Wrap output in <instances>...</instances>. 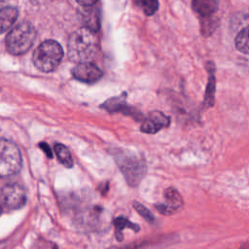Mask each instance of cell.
Returning <instances> with one entry per match:
<instances>
[{"label": "cell", "instance_id": "obj_13", "mask_svg": "<svg viewBox=\"0 0 249 249\" xmlns=\"http://www.w3.org/2000/svg\"><path fill=\"white\" fill-rule=\"evenodd\" d=\"M92 6H83L84 9L81 16L85 27L96 32L99 29V16L97 10Z\"/></svg>", "mask_w": 249, "mask_h": 249}, {"label": "cell", "instance_id": "obj_17", "mask_svg": "<svg viewBox=\"0 0 249 249\" xmlns=\"http://www.w3.org/2000/svg\"><path fill=\"white\" fill-rule=\"evenodd\" d=\"M214 68L209 69V78L207 83V88L205 91V97H204V106L205 107H211L214 104V95H215V76H214Z\"/></svg>", "mask_w": 249, "mask_h": 249}, {"label": "cell", "instance_id": "obj_11", "mask_svg": "<svg viewBox=\"0 0 249 249\" xmlns=\"http://www.w3.org/2000/svg\"><path fill=\"white\" fill-rule=\"evenodd\" d=\"M192 6L201 18H210L218 10V0H193Z\"/></svg>", "mask_w": 249, "mask_h": 249}, {"label": "cell", "instance_id": "obj_5", "mask_svg": "<svg viewBox=\"0 0 249 249\" xmlns=\"http://www.w3.org/2000/svg\"><path fill=\"white\" fill-rule=\"evenodd\" d=\"M22 160L18 147L8 139H0V177L8 178L18 174Z\"/></svg>", "mask_w": 249, "mask_h": 249}, {"label": "cell", "instance_id": "obj_20", "mask_svg": "<svg viewBox=\"0 0 249 249\" xmlns=\"http://www.w3.org/2000/svg\"><path fill=\"white\" fill-rule=\"evenodd\" d=\"M39 146H40V148L46 153V155L48 156V158H53V154H52V152H51V148L49 147V145L47 144V143H40L39 144Z\"/></svg>", "mask_w": 249, "mask_h": 249}, {"label": "cell", "instance_id": "obj_14", "mask_svg": "<svg viewBox=\"0 0 249 249\" xmlns=\"http://www.w3.org/2000/svg\"><path fill=\"white\" fill-rule=\"evenodd\" d=\"M54 152L56 154L58 161L62 165H64L67 168H71L73 166V159L69 149L66 146L58 143L54 146Z\"/></svg>", "mask_w": 249, "mask_h": 249}, {"label": "cell", "instance_id": "obj_3", "mask_svg": "<svg viewBox=\"0 0 249 249\" xmlns=\"http://www.w3.org/2000/svg\"><path fill=\"white\" fill-rule=\"evenodd\" d=\"M36 30L32 23L21 21L14 26L6 37V48L12 54H22L33 45Z\"/></svg>", "mask_w": 249, "mask_h": 249}, {"label": "cell", "instance_id": "obj_22", "mask_svg": "<svg viewBox=\"0 0 249 249\" xmlns=\"http://www.w3.org/2000/svg\"><path fill=\"white\" fill-rule=\"evenodd\" d=\"M32 4L34 5H44V4H47L53 0H29Z\"/></svg>", "mask_w": 249, "mask_h": 249}, {"label": "cell", "instance_id": "obj_2", "mask_svg": "<svg viewBox=\"0 0 249 249\" xmlns=\"http://www.w3.org/2000/svg\"><path fill=\"white\" fill-rule=\"evenodd\" d=\"M112 156L127 184L131 187L138 186L147 171L144 158L130 150L123 148L113 149Z\"/></svg>", "mask_w": 249, "mask_h": 249}, {"label": "cell", "instance_id": "obj_8", "mask_svg": "<svg viewBox=\"0 0 249 249\" xmlns=\"http://www.w3.org/2000/svg\"><path fill=\"white\" fill-rule=\"evenodd\" d=\"M170 119L160 111L151 112L141 124V131L148 134H154L162 128L168 127Z\"/></svg>", "mask_w": 249, "mask_h": 249}, {"label": "cell", "instance_id": "obj_1", "mask_svg": "<svg viewBox=\"0 0 249 249\" xmlns=\"http://www.w3.org/2000/svg\"><path fill=\"white\" fill-rule=\"evenodd\" d=\"M98 52V39L94 31L83 27L69 38L67 54L70 60L82 63L91 61Z\"/></svg>", "mask_w": 249, "mask_h": 249}, {"label": "cell", "instance_id": "obj_21", "mask_svg": "<svg viewBox=\"0 0 249 249\" xmlns=\"http://www.w3.org/2000/svg\"><path fill=\"white\" fill-rule=\"evenodd\" d=\"M97 0H77V2L82 6H92Z\"/></svg>", "mask_w": 249, "mask_h": 249}, {"label": "cell", "instance_id": "obj_10", "mask_svg": "<svg viewBox=\"0 0 249 249\" xmlns=\"http://www.w3.org/2000/svg\"><path fill=\"white\" fill-rule=\"evenodd\" d=\"M103 108H105L109 112H124V114H129L133 116L136 120L142 118V115L133 108L128 107L124 99L122 97H114L107 100L103 104Z\"/></svg>", "mask_w": 249, "mask_h": 249}, {"label": "cell", "instance_id": "obj_23", "mask_svg": "<svg viewBox=\"0 0 249 249\" xmlns=\"http://www.w3.org/2000/svg\"><path fill=\"white\" fill-rule=\"evenodd\" d=\"M8 2H9V0H0V10L3 9L4 7H6Z\"/></svg>", "mask_w": 249, "mask_h": 249}, {"label": "cell", "instance_id": "obj_19", "mask_svg": "<svg viewBox=\"0 0 249 249\" xmlns=\"http://www.w3.org/2000/svg\"><path fill=\"white\" fill-rule=\"evenodd\" d=\"M133 207H134V209H135L147 222L153 223V222L155 221V217H154V215L152 214V212H151L147 207H145L143 204L134 201V202H133Z\"/></svg>", "mask_w": 249, "mask_h": 249}, {"label": "cell", "instance_id": "obj_15", "mask_svg": "<svg viewBox=\"0 0 249 249\" xmlns=\"http://www.w3.org/2000/svg\"><path fill=\"white\" fill-rule=\"evenodd\" d=\"M235 48L242 53L249 54V25L241 29L234 40Z\"/></svg>", "mask_w": 249, "mask_h": 249}, {"label": "cell", "instance_id": "obj_4", "mask_svg": "<svg viewBox=\"0 0 249 249\" xmlns=\"http://www.w3.org/2000/svg\"><path fill=\"white\" fill-rule=\"evenodd\" d=\"M63 57L61 46L53 40H47L41 43L33 53V63L42 72H52L60 63Z\"/></svg>", "mask_w": 249, "mask_h": 249}, {"label": "cell", "instance_id": "obj_25", "mask_svg": "<svg viewBox=\"0 0 249 249\" xmlns=\"http://www.w3.org/2000/svg\"><path fill=\"white\" fill-rule=\"evenodd\" d=\"M1 211H2V209H1V206H0V214H1Z\"/></svg>", "mask_w": 249, "mask_h": 249}, {"label": "cell", "instance_id": "obj_24", "mask_svg": "<svg viewBox=\"0 0 249 249\" xmlns=\"http://www.w3.org/2000/svg\"><path fill=\"white\" fill-rule=\"evenodd\" d=\"M239 249H249V241L246 243H243Z\"/></svg>", "mask_w": 249, "mask_h": 249}, {"label": "cell", "instance_id": "obj_6", "mask_svg": "<svg viewBox=\"0 0 249 249\" xmlns=\"http://www.w3.org/2000/svg\"><path fill=\"white\" fill-rule=\"evenodd\" d=\"M0 196L2 202L9 208L18 209L26 203L27 196L23 186L13 183L7 184L1 189Z\"/></svg>", "mask_w": 249, "mask_h": 249}, {"label": "cell", "instance_id": "obj_16", "mask_svg": "<svg viewBox=\"0 0 249 249\" xmlns=\"http://www.w3.org/2000/svg\"><path fill=\"white\" fill-rule=\"evenodd\" d=\"M114 225H115V229H116V236L119 241L123 239V231L125 228H129V229L133 230L134 231H139V230H140L138 225L131 223L130 221H128L127 219H125L124 217L116 218L114 220Z\"/></svg>", "mask_w": 249, "mask_h": 249}, {"label": "cell", "instance_id": "obj_9", "mask_svg": "<svg viewBox=\"0 0 249 249\" xmlns=\"http://www.w3.org/2000/svg\"><path fill=\"white\" fill-rule=\"evenodd\" d=\"M72 75L78 81L94 83L102 77V71L91 62H82L72 69Z\"/></svg>", "mask_w": 249, "mask_h": 249}, {"label": "cell", "instance_id": "obj_7", "mask_svg": "<svg viewBox=\"0 0 249 249\" xmlns=\"http://www.w3.org/2000/svg\"><path fill=\"white\" fill-rule=\"evenodd\" d=\"M164 202L157 203L156 209L162 215H172L179 212L184 205L183 197L175 188H167L164 193Z\"/></svg>", "mask_w": 249, "mask_h": 249}, {"label": "cell", "instance_id": "obj_12", "mask_svg": "<svg viewBox=\"0 0 249 249\" xmlns=\"http://www.w3.org/2000/svg\"><path fill=\"white\" fill-rule=\"evenodd\" d=\"M18 11L15 7H4L0 10V34L9 30L16 22Z\"/></svg>", "mask_w": 249, "mask_h": 249}, {"label": "cell", "instance_id": "obj_18", "mask_svg": "<svg viewBox=\"0 0 249 249\" xmlns=\"http://www.w3.org/2000/svg\"><path fill=\"white\" fill-rule=\"evenodd\" d=\"M136 3L143 9L147 16H152L156 13L159 7L158 0H135Z\"/></svg>", "mask_w": 249, "mask_h": 249}]
</instances>
